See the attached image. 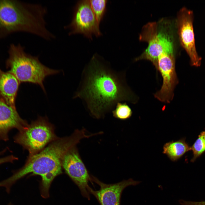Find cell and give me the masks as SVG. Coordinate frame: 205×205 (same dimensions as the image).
Here are the masks:
<instances>
[{
    "label": "cell",
    "mask_w": 205,
    "mask_h": 205,
    "mask_svg": "<svg viewBox=\"0 0 205 205\" xmlns=\"http://www.w3.org/2000/svg\"><path fill=\"white\" fill-rule=\"evenodd\" d=\"M9 205H11V204H9Z\"/></svg>",
    "instance_id": "cell-20"
},
{
    "label": "cell",
    "mask_w": 205,
    "mask_h": 205,
    "mask_svg": "<svg viewBox=\"0 0 205 205\" xmlns=\"http://www.w3.org/2000/svg\"><path fill=\"white\" fill-rule=\"evenodd\" d=\"M125 76V72L114 70L94 56L82 71L73 98L81 99L93 116L103 118L118 102H136V98L127 85Z\"/></svg>",
    "instance_id": "cell-1"
},
{
    "label": "cell",
    "mask_w": 205,
    "mask_h": 205,
    "mask_svg": "<svg viewBox=\"0 0 205 205\" xmlns=\"http://www.w3.org/2000/svg\"><path fill=\"white\" fill-rule=\"evenodd\" d=\"M155 68L163 78V83L160 90L154 95L159 101L169 103L172 100L174 90L179 81L175 71V56L167 54L157 59Z\"/></svg>",
    "instance_id": "cell-10"
},
{
    "label": "cell",
    "mask_w": 205,
    "mask_h": 205,
    "mask_svg": "<svg viewBox=\"0 0 205 205\" xmlns=\"http://www.w3.org/2000/svg\"><path fill=\"white\" fill-rule=\"evenodd\" d=\"M16 159L15 157L11 155L0 158V164L7 162H12Z\"/></svg>",
    "instance_id": "cell-19"
},
{
    "label": "cell",
    "mask_w": 205,
    "mask_h": 205,
    "mask_svg": "<svg viewBox=\"0 0 205 205\" xmlns=\"http://www.w3.org/2000/svg\"><path fill=\"white\" fill-rule=\"evenodd\" d=\"M91 182H94L99 186L100 189L94 190L89 186L88 191L90 194L94 196L100 205H120L121 195L124 189L135 183L130 179L114 184H106L91 175Z\"/></svg>",
    "instance_id": "cell-11"
},
{
    "label": "cell",
    "mask_w": 205,
    "mask_h": 205,
    "mask_svg": "<svg viewBox=\"0 0 205 205\" xmlns=\"http://www.w3.org/2000/svg\"><path fill=\"white\" fill-rule=\"evenodd\" d=\"M76 146L69 149L64 155L62 160V168L77 185L82 196L90 200L88 188L90 175L79 153Z\"/></svg>",
    "instance_id": "cell-9"
},
{
    "label": "cell",
    "mask_w": 205,
    "mask_h": 205,
    "mask_svg": "<svg viewBox=\"0 0 205 205\" xmlns=\"http://www.w3.org/2000/svg\"><path fill=\"white\" fill-rule=\"evenodd\" d=\"M163 153L166 154L172 161H177L186 152L190 150V147L183 138L178 140L165 144L163 147Z\"/></svg>",
    "instance_id": "cell-14"
},
{
    "label": "cell",
    "mask_w": 205,
    "mask_h": 205,
    "mask_svg": "<svg viewBox=\"0 0 205 205\" xmlns=\"http://www.w3.org/2000/svg\"><path fill=\"white\" fill-rule=\"evenodd\" d=\"M8 58L6 62L9 72L13 74L19 82H28L39 85L45 93L43 84L48 76L60 72L59 70L50 69L44 65L38 57L26 52L20 44H11L9 46Z\"/></svg>",
    "instance_id": "cell-4"
},
{
    "label": "cell",
    "mask_w": 205,
    "mask_h": 205,
    "mask_svg": "<svg viewBox=\"0 0 205 205\" xmlns=\"http://www.w3.org/2000/svg\"><path fill=\"white\" fill-rule=\"evenodd\" d=\"M163 19L158 22H148L142 28L140 40L148 43L147 48L135 59L149 60L155 66L158 57L165 54H176V44L173 25Z\"/></svg>",
    "instance_id": "cell-5"
},
{
    "label": "cell",
    "mask_w": 205,
    "mask_h": 205,
    "mask_svg": "<svg viewBox=\"0 0 205 205\" xmlns=\"http://www.w3.org/2000/svg\"><path fill=\"white\" fill-rule=\"evenodd\" d=\"M58 138L55 134L54 126L47 118L39 116L19 130L15 140L28 151V157H30L40 152Z\"/></svg>",
    "instance_id": "cell-6"
},
{
    "label": "cell",
    "mask_w": 205,
    "mask_h": 205,
    "mask_svg": "<svg viewBox=\"0 0 205 205\" xmlns=\"http://www.w3.org/2000/svg\"><path fill=\"white\" fill-rule=\"evenodd\" d=\"M113 116L115 118L122 120L130 118L132 114L130 107L125 102H118L112 110Z\"/></svg>",
    "instance_id": "cell-16"
},
{
    "label": "cell",
    "mask_w": 205,
    "mask_h": 205,
    "mask_svg": "<svg viewBox=\"0 0 205 205\" xmlns=\"http://www.w3.org/2000/svg\"><path fill=\"white\" fill-rule=\"evenodd\" d=\"M181 202L183 205H205V201L197 202L182 200Z\"/></svg>",
    "instance_id": "cell-18"
},
{
    "label": "cell",
    "mask_w": 205,
    "mask_h": 205,
    "mask_svg": "<svg viewBox=\"0 0 205 205\" xmlns=\"http://www.w3.org/2000/svg\"><path fill=\"white\" fill-rule=\"evenodd\" d=\"M19 83L11 73L4 72L0 69V94L6 103L14 108Z\"/></svg>",
    "instance_id": "cell-13"
},
{
    "label": "cell",
    "mask_w": 205,
    "mask_h": 205,
    "mask_svg": "<svg viewBox=\"0 0 205 205\" xmlns=\"http://www.w3.org/2000/svg\"><path fill=\"white\" fill-rule=\"evenodd\" d=\"M99 24L93 13L89 0L78 1L75 7L72 20L65 27L69 30V34H81L89 39L94 35H101Z\"/></svg>",
    "instance_id": "cell-8"
},
{
    "label": "cell",
    "mask_w": 205,
    "mask_h": 205,
    "mask_svg": "<svg viewBox=\"0 0 205 205\" xmlns=\"http://www.w3.org/2000/svg\"><path fill=\"white\" fill-rule=\"evenodd\" d=\"M27 124L20 117L15 108L0 99V132L5 133L14 128L19 130Z\"/></svg>",
    "instance_id": "cell-12"
},
{
    "label": "cell",
    "mask_w": 205,
    "mask_h": 205,
    "mask_svg": "<svg viewBox=\"0 0 205 205\" xmlns=\"http://www.w3.org/2000/svg\"><path fill=\"white\" fill-rule=\"evenodd\" d=\"M46 8L41 5L0 0V40L17 32L30 33L47 40L54 39L46 27Z\"/></svg>",
    "instance_id": "cell-3"
},
{
    "label": "cell",
    "mask_w": 205,
    "mask_h": 205,
    "mask_svg": "<svg viewBox=\"0 0 205 205\" xmlns=\"http://www.w3.org/2000/svg\"><path fill=\"white\" fill-rule=\"evenodd\" d=\"M92 136L87 133L85 128L76 130L70 136L58 138L37 154L30 157L24 166L11 177L4 180L8 187L17 180L29 173L40 176L42 196H49V190L54 178L62 173V162L67 151L76 145L82 139Z\"/></svg>",
    "instance_id": "cell-2"
},
{
    "label": "cell",
    "mask_w": 205,
    "mask_h": 205,
    "mask_svg": "<svg viewBox=\"0 0 205 205\" xmlns=\"http://www.w3.org/2000/svg\"><path fill=\"white\" fill-rule=\"evenodd\" d=\"M91 7L97 20L99 24L104 14L107 1L89 0Z\"/></svg>",
    "instance_id": "cell-17"
},
{
    "label": "cell",
    "mask_w": 205,
    "mask_h": 205,
    "mask_svg": "<svg viewBox=\"0 0 205 205\" xmlns=\"http://www.w3.org/2000/svg\"><path fill=\"white\" fill-rule=\"evenodd\" d=\"M193 11L185 7L180 9L175 20V27L181 45L185 51L192 66L198 67L201 65L202 58L196 49L193 23Z\"/></svg>",
    "instance_id": "cell-7"
},
{
    "label": "cell",
    "mask_w": 205,
    "mask_h": 205,
    "mask_svg": "<svg viewBox=\"0 0 205 205\" xmlns=\"http://www.w3.org/2000/svg\"><path fill=\"white\" fill-rule=\"evenodd\" d=\"M190 150L192 151L193 154L191 160V162H194L205 152V131L200 132L198 138L190 147Z\"/></svg>",
    "instance_id": "cell-15"
},
{
    "label": "cell",
    "mask_w": 205,
    "mask_h": 205,
    "mask_svg": "<svg viewBox=\"0 0 205 205\" xmlns=\"http://www.w3.org/2000/svg\"></svg>",
    "instance_id": "cell-21"
}]
</instances>
